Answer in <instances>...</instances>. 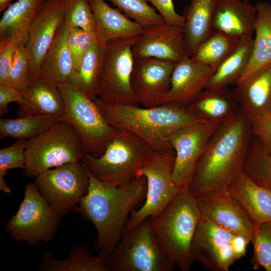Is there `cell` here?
<instances>
[{"label":"cell","mask_w":271,"mask_h":271,"mask_svg":"<svg viewBox=\"0 0 271 271\" xmlns=\"http://www.w3.org/2000/svg\"><path fill=\"white\" fill-rule=\"evenodd\" d=\"M253 135L250 121L240 110L220 123L197 163L191 194L226 189L243 171Z\"/></svg>","instance_id":"cell-1"},{"label":"cell","mask_w":271,"mask_h":271,"mask_svg":"<svg viewBox=\"0 0 271 271\" xmlns=\"http://www.w3.org/2000/svg\"><path fill=\"white\" fill-rule=\"evenodd\" d=\"M88 173V191L73 211L93 224L97 232L96 247L99 255L108 259L131 213L146 197L147 180L145 176H138L124 185L114 186Z\"/></svg>","instance_id":"cell-2"},{"label":"cell","mask_w":271,"mask_h":271,"mask_svg":"<svg viewBox=\"0 0 271 271\" xmlns=\"http://www.w3.org/2000/svg\"><path fill=\"white\" fill-rule=\"evenodd\" d=\"M111 126L130 131L148 143L154 151L174 150L167 141L172 132L199 121L186 107L166 103L152 107L110 104L93 99Z\"/></svg>","instance_id":"cell-3"},{"label":"cell","mask_w":271,"mask_h":271,"mask_svg":"<svg viewBox=\"0 0 271 271\" xmlns=\"http://www.w3.org/2000/svg\"><path fill=\"white\" fill-rule=\"evenodd\" d=\"M153 233L174 268L189 271L194 260L191 249L201 216L188 188L180 189L171 203L150 217Z\"/></svg>","instance_id":"cell-4"},{"label":"cell","mask_w":271,"mask_h":271,"mask_svg":"<svg viewBox=\"0 0 271 271\" xmlns=\"http://www.w3.org/2000/svg\"><path fill=\"white\" fill-rule=\"evenodd\" d=\"M154 152L148 143L136 134L115 128L101 156L95 157L84 152L80 161L88 173L98 180L120 186L137 177Z\"/></svg>","instance_id":"cell-5"},{"label":"cell","mask_w":271,"mask_h":271,"mask_svg":"<svg viewBox=\"0 0 271 271\" xmlns=\"http://www.w3.org/2000/svg\"><path fill=\"white\" fill-rule=\"evenodd\" d=\"M84 153L81 138L69 122L62 120L27 140L25 177L35 178L44 171L81 160Z\"/></svg>","instance_id":"cell-6"},{"label":"cell","mask_w":271,"mask_h":271,"mask_svg":"<svg viewBox=\"0 0 271 271\" xmlns=\"http://www.w3.org/2000/svg\"><path fill=\"white\" fill-rule=\"evenodd\" d=\"M111 271H171L174 268L158 242L148 217L124 229L108 259Z\"/></svg>","instance_id":"cell-7"},{"label":"cell","mask_w":271,"mask_h":271,"mask_svg":"<svg viewBox=\"0 0 271 271\" xmlns=\"http://www.w3.org/2000/svg\"><path fill=\"white\" fill-rule=\"evenodd\" d=\"M65 102L63 120L70 123L79 133L84 152L101 156L115 128L105 120L97 106L69 82L58 85Z\"/></svg>","instance_id":"cell-8"},{"label":"cell","mask_w":271,"mask_h":271,"mask_svg":"<svg viewBox=\"0 0 271 271\" xmlns=\"http://www.w3.org/2000/svg\"><path fill=\"white\" fill-rule=\"evenodd\" d=\"M62 218L40 194L34 183L28 182L18 210L7 221L5 229L14 240L38 246L54 238Z\"/></svg>","instance_id":"cell-9"},{"label":"cell","mask_w":271,"mask_h":271,"mask_svg":"<svg viewBox=\"0 0 271 271\" xmlns=\"http://www.w3.org/2000/svg\"><path fill=\"white\" fill-rule=\"evenodd\" d=\"M137 38L118 39L105 45L97 95L102 101L139 105L131 86L134 64L131 47Z\"/></svg>","instance_id":"cell-10"},{"label":"cell","mask_w":271,"mask_h":271,"mask_svg":"<svg viewBox=\"0 0 271 271\" xmlns=\"http://www.w3.org/2000/svg\"><path fill=\"white\" fill-rule=\"evenodd\" d=\"M175 158L174 150L154 151L152 156L138 172L137 177L147 180L146 200L139 209L130 214L124 229H130L143 220L164 210L175 198L180 189L172 177Z\"/></svg>","instance_id":"cell-11"},{"label":"cell","mask_w":271,"mask_h":271,"mask_svg":"<svg viewBox=\"0 0 271 271\" xmlns=\"http://www.w3.org/2000/svg\"><path fill=\"white\" fill-rule=\"evenodd\" d=\"M250 240L201 219L191 249L195 261L213 271H228L230 266L245 255Z\"/></svg>","instance_id":"cell-12"},{"label":"cell","mask_w":271,"mask_h":271,"mask_svg":"<svg viewBox=\"0 0 271 271\" xmlns=\"http://www.w3.org/2000/svg\"><path fill=\"white\" fill-rule=\"evenodd\" d=\"M40 194L62 217L73 210L86 194L89 177L79 161L48 169L35 178Z\"/></svg>","instance_id":"cell-13"},{"label":"cell","mask_w":271,"mask_h":271,"mask_svg":"<svg viewBox=\"0 0 271 271\" xmlns=\"http://www.w3.org/2000/svg\"><path fill=\"white\" fill-rule=\"evenodd\" d=\"M220 123L197 121L181 127L168 137L167 141L175 153L173 179L180 189L188 188L197 163Z\"/></svg>","instance_id":"cell-14"},{"label":"cell","mask_w":271,"mask_h":271,"mask_svg":"<svg viewBox=\"0 0 271 271\" xmlns=\"http://www.w3.org/2000/svg\"><path fill=\"white\" fill-rule=\"evenodd\" d=\"M201 218L251 241L255 227L240 204L225 190L195 197Z\"/></svg>","instance_id":"cell-15"},{"label":"cell","mask_w":271,"mask_h":271,"mask_svg":"<svg viewBox=\"0 0 271 271\" xmlns=\"http://www.w3.org/2000/svg\"><path fill=\"white\" fill-rule=\"evenodd\" d=\"M131 51L134 59L154 58L178 63L190 57L182 28L165 22L143 27Z\"/></svg>","instance_id":"cell-16"},{"label":"cell","mask_w":271,"mask_h":271,"mask_svg":"<svg viewBox=\"0 0 271 271\" xmlns=\"http://www.w3.org/2000/svg\"><path fill=\"white\" fill-rule=\"evenodd\" d=\"M63 24L62 0H45L30 28L26 43L31 81L39 78L44 57Z\"/></svg>","instance_id":"cell-17"},{"label":"cell","mask_w":271,"mask_h":271,"mask_svg":"<svg viewBox=\"0 0 271 271\" xmlns=\"http://www.w3.org/2000/svg\"><path fill=\"white\" fill-rule=\"evenodd\" d=\"M176 63L154 58L134 59L131 86L139 104L145 107L159 105L170 88Z\"/></svg>","instance_id":"cell-18"},{"label":"cell","mask_w":271,"mask_h":271,"mask_svg":"<svg viewBox=\"0 0 271 271\" xmlns=\"http://www.w3.org/2000/svg\"><path fill=\"white\" fill-rule=\"evenodd\" d=\"M214 71L210 67L187 57L176 63L171 86L161 98L159 105L172 103L187 106L205 88Z\"/></svg>","instance_id":"cell-19"},{"label":"cell","mask_w":271,"mask_h":271,"mask_svg":"<svg viewBox=\"0 0 271 271\" xmlns=\"http://www.w3.org/2000/svg\"><path fill=\"white\" fill-rule=\"evenodd\" d=\"M235 86L239 110L250 121L271 111V63Z\"/></svg>","instance_id":"cell-20"},{"label":"cell","mask_w":271,"mask_h":271,"mask_svg":"<svg viewBox=\"0 0 271 271\" xmlns=\"http://www.w3.org/2000/svg\"><path fill=\"white\" fill-rule=\"evenodd\" d=\"M256 7L248 1L216 0L212 30L240 38L254 33Z\"/></svg>","instance_id":"cell-21"},{"label":"cell","mask_w":271,"mask_h":271,"mask_svg":"<svg viewBox=\"0 0 271 271\" xmlns=\"http://www.w3.org/2000/svg\"><path fill=\"white\" fill-rule=\"evenodd\" d=\"M89 3L95 22L96 39L102 45L141 35L142 26L111 7L105 0H89Z\"/></svg>","instance_id":"cell-22"},{"label":"cell","mask_w":271,"mask_h":271,"mask_svg":"<svg viewBox=\"0 0 271 271\" xmlns=\"http://www.w3.org/2000/svg\"><path fill=\"white\" fill-rule=\"evenodd\" d=\"M226 191L240 204L255 227L271 221V191L257 185L244 171Z\"/></svg>","instance_id":"cell-23"},{"label":"cell","mask_w":271,"mask_h":271,"mask_svg":"<svg viewBox=\"0 0 271 271\" xmlns=\"http://www.w3.org/2000/svg\"><path fill=\"white\" fill-rule=\"evenodd\" d=\"M186 107L195 118L221 122L239 111L234 88H205Z\"/></svg>","instance_id":"cell-24"},{"label":"cell","mask_w":271,"mask_h":271,"mask_svg":"<svg viewBox=\"0 0 271 271\" xmlns=\"http://www.w3.org/2000/svg\"><path fill=\"white\" fill-rule=\"evenodd\" d=\"M19 117L52 115L63 116L65 102L58 85L39 78L32 81L18 103Z\"/></svg>","instance_id":"cell-25"},{"label":"cell","mask_w":271,"mask_h":271,"mask_svg":"<svg viewBox=\"0 0 271 271\" xmlns=\"http://www.w3.org/2000/svg\"><path fill=\"white\" fill-rule=\"evenodd\" d=\"M45 0H17L5 10L0 21V42L26 43L30 28Z\"/></svg>","instance_id":"cell-26"},{"label":"cell","mask_w":271,"mask_h":271,"mask_svg":"<svg viewBox=\"0 0 271 271\" xmlns=\"http://www.w3.org/2000/svg\"><path fill=\"white\" fill-rule=\"evenodd\" d=\"M216 0H191L186 6L182 28L189 56L192 57L198 46L212 32V19Z\"/></svg>","instance_id":"cell-27"},{"label":"cell","mask_w":271,"mask_h":271,"mask_svg":"<svg viewBox=\"0 0 271 271\" xmlns=\"http://www.w3.org/2000/svg\"><path fill=\"white\" fill-rule=\"evenodd\" d=\"M68 27L58 31L42 63L39 78L57 85L69 81L73 71L72 55L67 44Z\"/></svg>","instance_id":"cell-28"},{"label":"cell","mask_w":271,"mask_h":271,"mask_svg":"<svg viewBox=\"0 0 271 271\" xmlns=\"http://www.w3.org/2000/svg\"><path fill=\"white\" fill-rule=\"evenodd\" d=\"M256 7L255 38L252 53L247 65L236 84L271 63V3L259 2Z\"/></svg>","instance_id":"cell-29"},{"label":"cell","mask_w":271,"mask_h":271,"mask_svg":"<svg viewBox=\"0 0 271 271\" xmlns=\"http://www.w3.org/2000/svg\"><path fill=\"white\" fill-rule=\"evenodd\" d=\"M37 268L41 271H109L108 259L98 255L91 256L87 245L75 246L68 258H55L45 250Z\"/></svg>","instance_id":"cell-30"},{"label":"cell","mask_w":271,"mask_h":271,"mask_svg":"<svg viewBox=\"0 0 271 271\" xmlns=\"http://www.w3.org/2000/svg\"><path fill=\"white\" fill-rule=\"evenodd\" d=\"M104 46L97 39L84 56L78 69L73 71L69 82L90 99L97 97L102 67Z\"/></svg>","instance_id":"cell-31"},{"label":"cell","mask_w":271,"mask_h":271,"mask_svg":"<svg viewBox=\"0 0 271 271\" xmlns=\"http://www.w3.org/2000/svg\"><path fill=\"white\" fill-rule=\"evenodd\" d=\"M253 38H244L239 47L218 66L205 88H217L235 85L250 59Z\"/></svg>","instance_id":"cell-32"},{"label":"cell","mask_w":271,"mask_h":271,"mask_svg":"<svg viewBox=\"0 0 271 271\" xmlns=\"http://www.w3.org/2000/svg\"><path fill=\"white\" fill-rule=\"evenodd\" d=\"M242 39L213 31L199 44L190 58L195 62L210 67L215 72L224 60L239 47Z\"/></svg>","instance_id":"cell-33"},{"label":"cell","mask_w":271,"mask_h":271,"mask_svg":"<svg viewBox=\"0 0 271 271\" xmlns=\"http://www.w3.org/2000/svg\"><path fill=\"white\" fill-rule=\"evenodd\" d=\"M63 120L60 116L52 115H26L17 118L0 120V138H11L17 140L31 139Z\"/></svg>","instance_id":"cell-34"},{"label":"cell","mask_w":271,"mask_h":271,"mask_svg":"<svg viewBox=\"0 0 271 271\" xmlns=\"http://www.w3.org/2000/svg\"><path fill=\"white\" fill-rule=\"evenodd\" d=\"M243 171L255 183L271 191V156L253 135Z\"/></svg>","instance_id":"cell-35"},{"label":"cell","mask_w":271,"mask_h":271,"mask_svg":"<svg viewBox=\"0 0 271 271\" xmlns=\"http://www.w3.org/2000/svg\"><path fill=\"white\" fill-rule=\"evenodd\" d=\"M64 23L96 33V25L89 0H62Z\"/></svg>","instance_id":"cell-36"},{"label":"cell","mask_w":271,"mask_h":271,"mask_svg":"<svg viewBox=\"0 0 271 271\" xmlns=\"http://www.w3.org/2000/svg\"><path fill=\"white\" fill-rule=\"evenodd\" d=\"M108 1L112 2L125 15L143 27L165 22L162 17L148 4L147 0Z\"/></svg>","instance_id":"cell-37"},{"label":"cell","mask_w":271,"mask_h":271,"mask_svg":"<svg viewBox=\"0 0 271 271\" xmlns=\"http://www.w3.org/2000/svg\"><path fill=\"white\" fill-rule=\"evenodd\" d=\"M251 242L253 252L250 262L254 269L271 271V221L255 227Z\"/></svg>","instance_id":"cell-38"},{"label":"cell","mask_w":271,"mask_h":271,"mask_svg":"<svg viewBox=\"0 0 271 271\" xmlns=\"http://www.w3.org/2000/svg\"><path fill=\"white\" fill-rule=\"evenodd\" d=\"M31 80L30 64L26 44H21L16 51L10 71L8 86L24 93Z\"/></svg>","instance_id":"cell-39"},{"label":"cell","mask_w":271,"mask_h":271,"mask_svg":"<svg viewBox=\"0 0 271 271\" xmlns=\"http://www.w3.org/2000/svg\"><path fill=\"white\" fill-rule=\"evenodd\" d=\"M96 39L95 33L68 27L67 44L72 57L73 71L78 69L86 53Z\"/></svg>","instance_id":"cell-40"},{"label":"cell","mask_w":271,"mask_h":271,"mask_svg":"<svg viewBox=\"0 0 271 271\" xmlns=\"http://www.w3.org/2000/svg\"><path fill=\"white\" fill-rule=\"evenodd\" d=\"M27 140H17L10 147L0 150V176L5 177L13 169H24L26 164Z\"/></svg>","instance_id":"cell-41"},{"label":"cell","mask_w":271,"mask_h":271,"mask_svg":"<svg viewBox=\"0 0 271 271\" xmlns=\"http://www.w3.org/2000/svg\"><path fill=\"white\" fill-rule=\"evenodd\" d=\"M20 40L0 42V86H8L9 77Z\"/></svg>","instance_id":"cell-42"},{"label":"cell","mask_w":271,"mask_h":271,"mask_svg":"<svg viewBox=\"0 0 271 271\" xmlns=\"http://www.w3.org/2000/svg\"><path fill=\"white\" fill-rule=\"evenodd\" d=\"M253 134L271 156V111L250 121Z\"/></svg>","instance_id":"cell-43"},{"label":"cell","mask_w":271,"mask_h":271,"mask_svg":"<svg viewBox=\"0 0 271 271\" xmlns=\"http://www.w3.org/2000/svg\"><path fill=\"white\" fill-rule=\"evenodd\" d=\"M159 12L165 23L182 28L185 19L183 15L178 14L174 7L173 0H147Z\"/></svg>","instance_id":"cell-44"},{"label":"cell","mask_w":271,"mask_h":271,"mask_svg":"<svg viewBox=\"0 0 271 271\" xmlns=\"http://www.w3.org/2000/svg\"><path fill=\"white\" fill-rule=\"evenodd\" d=\"M23 93L9 86H0V115L7 114L10 102H21Z\"/></svg>","instance_id":"cell-45"},{"label":"cell","mask_w":271,"mask_h":271,"mask_svg":"<svg viewBox=\"0 0 271 271\" xmlns=\"http://www.w3.org/2000/svg\"><path fill=\"white\" fill-rule=\"evenodd\" d=\"M0 190L7 193H10L11 192V188L7 185V182L3 177L0 176Z\"/></svg>","instance_id":"cell-46"},{"label":"cell","mask_w":271,"mask_h":271,"mask_svg":"<svg viewBox=\"0 0 271 271\" xmlns=\"http://www.w3.org/2000/svg\"><path fill=\"white\" fill-rule=\"evenodd\" d=\"M12 0H0V12L5 11L10 5Z\"/></svg>","instance_id":"cell-47"},{"label":"cell","mask_w":271,"mask_h":271,"mask_svg":"<svg viewBox=\"0 0 271 271\" xmlns=\"http://www.w3.org/2000/svg\"><path fill=\"white\" fill-rule=\"evenodd\" d=\"M243 1H247V0H242Z\"/></svg>","instance_id":"cell-48"}]
</instances>
